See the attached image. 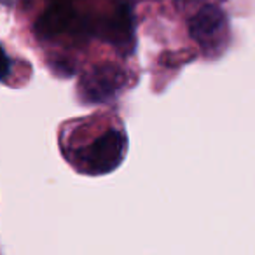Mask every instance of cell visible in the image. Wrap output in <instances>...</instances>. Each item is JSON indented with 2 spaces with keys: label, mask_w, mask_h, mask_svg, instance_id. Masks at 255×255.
<instances>
[{
  "label": "cell",
  "mask_w": 255,
  "mask_h": 255,
  "mask_svg": "<svg viewBox=\"0 0 255 255\" xmlns=\"http://www.w3.org/2000/svg\"><path fill=\"white\" fill-rule=\"evenodd\" d=\"M51 68H53V72H56L58 75H63V77L72 75L75 70V67L68 60H56L54 63H51Z\"/></svg>",
  "instance_id": "cell-6"
},
{
  "label": "cell",
  "mask_w": 255,
  "mask_h": 255,
  "mask_svg": "<svg viewBox=\"0 0 255 255\" xmlns=\"http://www.w3.org/2000/svg\"><path fill=\"white\" fill-rule=\"evenodd\" d=\"M116 2L119 4V7H129L131 9L136 2H140V0H116Z\"/></svg>",
  "instance_id": "cell-7"
},
{
  "label": "cell",
  "mask_w": 255,
  "mask_h": 255,
  "mask_svg": "<svg viewBox=\"0 0 255 255\" xmlns=\"http://www.w3.org/2000/svg\"><path fill=\"white\" fill-rule=\"evenodd\" d=\"M77 25V14L72 7L56 4L46 9L35 23V33L39 39L51 40L58 35H63Z\"/></svg>",
  "instance_id": "cell-5"
},
{
  "label": "cell",
  "mask_w": 255,
  "mask_h": 255,
  "mask_svg": "<svg viewBox=\"0 0 255 255\" xmlns=\"http://www.w3.org/2000/svg\"><path fill=\"white\" fill-rule=\"evenodd\" d=\"M189 35L205 54H217L227 39L226 12L215 4H205L189 19Z\"/></svg>",
  "instance_id": "cell-2"
},
{
  "label": "cell",
  "mask_w": 255,
  "mask_h": 255,
  "mask_svg": "<svg viewBox=\"0 0 255 255\" xmlns=\"http://www.w3.org/2000/svg\"><path fill=\"white\" fill-rule=\"evenodd\" d=\"M98 35L105 42L112 44L121 54H129L135 49V26H133L131 9L119 7L110 18L103 19L98 26Z\"/></svg>",
  "instance_id": "cell-4"
},
{
  "label": "cell",
  "mask_w": 255,
  "mask_h": 255,
  "mask_svg": "<svg viewBox=\"0 0 255 255\" xmlns=\"http://www.w3.org/2000/svg\"><path fill=\"white\" fill-rule=\"evenodd\" d=\"M126 84V72L114 63L93 65L81 75L77 84V95L88 105L110 102Z\"/></svg>",
  "instance_id": "cell-1"
},
{
  "label": "cell",
  "mask_w": 255,
  "mask_h": 255,
  "mask_svg": "<svg viewBox=\"0 0 255 255\" xmlns=\"http://www.w3.org/2000/svg\"><path fill=\"white\" fill-rule=\"evenodd\" d=\"M128 149V140L121 129H107L98 138L93 140L84 150V168L88 173L105 175L114 171L124 159Z\"/></svg>",
  "instance_id": "cell-3"
}]
</instances>
